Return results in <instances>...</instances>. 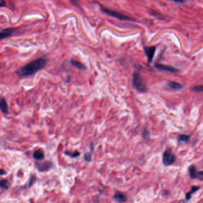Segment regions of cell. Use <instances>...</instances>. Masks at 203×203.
<instances>
[{"instance_id": "1", "label": "cell", "mask_w": 203, "mask_h": 203, "mask_svg": "<svg viewBox=\"0 0 203 203\" xmlns=\"http://www.w3.org/2000/svg\"><path fill=\"white\" fill-rule=\"evenodd\" d=\"M48 60L44 58H40L36 60L31 61L16 71L17 74L22 76L27 77L33 75L39 70L43 69L47 64Z\"/></svg>"}, {"instance_id": "2", "label": "cell", "mask_w": 203, "mask_h": 203, "mask_svg": "<svg viewBox=\"0 0 203 203\" xmlns=\"http://www.w3.org/2000/svg\"><path fill=\"white\" fill-rule=\"evenodd\" d=\"M100 10L106 14L112 16V17H113L117 18V19L121 20L133 21H135V19L134 18L129 17V16L125 15L121 13H119V12H118V11H116L114 10H110L109 9H107V8L103 7V6H100Z\"/></svg>"}, {"instance_id": "3", "label": "cell", "mask_w": 203, "mask_h": 203, "mask_svg": "<svg viewBox=\"0 0 203 203\" xmlns=\"http://www.w3.org/2000/svg\"><path fill=\"white\" fill-rule=\"evenodd\" d=\"M133 84L136 90L140 93H146L147 92V87L145 86L143 78L138 72H134L133 78Z\"/></svg>"}, {"instance_id": "4", "label": "cell", "mask_w": 203, "mask_h": 203, "mask_svg": "<svg viewBox=\"0 0 203 203\" xmlns=\"http://www.w3.org/2000/svg\"><path fill=\"white\" fill-rule=\"evenodd\" d=\"M176 160V157L174 154L169 150H166L163 155V163L166 166L171 165Z\"/></svg>"}, {"instance_id": "5", "label": "cell", "mask_w": 203, "mask_h": 203, "mask_svg": "<svg viewBox=\"0 0 203 203\" xmlns=\"http://www.w3.org/2000/svg\"><path fill=\"white\" fill-rule=\"evenodd\" d=\"M156 50V46H145L144 48V50L147 57L149 63H151L152 62L154 56H155Z\"/></svg>"}, {"instance_id": "6", "label": "cell", "mask_w": 203, "mask_h": 203, "mask_svg": "<svg viewBox=\"0 0 203 203\" xmlns=\"http://www.w3.org/2000/svg\"><path fill=\"white\" fill-rule=\"evenodd\" d=\"M155 67L159 70L161 71H168V72H173V73H176L179 72V70H177L176 68L169 66H165V65H163V64H155Z\"/></svg>"}, {"instance_id": "7", "label": "cell", "mask_w": 203, "mask_h": 203, "mask_svg": "<svg viewBox=\"0 0 203 203\" xmlns=\"http://www.w3.org/2000/svg\"><path fill=\"white\" fill-rule=\"evenodd\" d=\"M15 31V29L14 28H7L5 29L0 31V40L5 39L11 36Z\"/></svg>"}, {"instance_id": "8", "label": "cell", "mask_w": 203, "mask_h": 203, "mask_svg": "<svg viewBox=\"0 0 203 203\" xmlns=\"http://www.w3.org/2000/svg\"><path fill=\"white\" fill-rule=\"evenodd\" d=\"M52 165V164L50 161H45L43 162V163H38L36 164L37 168L40 172L46 171V170H49L51 167Z\"/></svg>"}, {"instance_id": "9", "label": "cell", "mask_w": 203, "mask_h": 203, "mask_svg": "<svg viewBox=\"0 0 203 203\" xmlns=\"http://www.w3.org/2000/svg\"><path fill=\"white\" fill-rule=\"evenodd\" d=\"M113 198L119 203H123L127 200V197L123 193L117 191L115 192Z\"/></svg>"}, {"instance_id": "10", "label": "cell", "mask_w": 203, "mask_h": 203, "mask_svg": "<svg viewBox=\"0 0 203 203\" xmlns=\"http://www.w3.org/2000/svg\"><path fill=\"white\" fill-rule=\"evenodd\" d=\"M33 156L38 161H42L45 158V153L42 150L39 149L34 151Z\"/></svg>"}, {"instance_id": "11", "label": "cell", "mask_w": 203, "mask_h": 203, "mask_svg": "<svg viewBox=\"0 0 203 203\" xmlns=\"http://www.w3.org/2000/svg\"><path fill=\"white\" fill-rule=\"evenodd\" d=\"M70 62H71V64L72 66L77 68L79 70H87L86 66L82 62H80L74 60H71L70 61Z\"/></svg>"}, {"instance_id": "12", "label": "cell", "mask_w": 203, "mask_h": 203, "mask_svg": "<svg viewBox=\"0 0 203 203\" xmlns=\"http://www.w3.org/2000/svg\"><path fill=\"white\" fill-rule=\"evenodd\" d=\"M0 109L5 114H7L9 112V107L5 99L4 98L0 99Z\"/></svg>"}, {"instance_id": "13", "label": "cell", "mask_w": 203, "mask_h": 203, "mask_svg": "<svg viewBox=\"0 0 203 203\" xmlns=\"http://www.w3.org/2000/svg\"><path fill=\"white\" fill-rule=\"evenodd\" d=\"M200 189V187L199 186H192V188H191V190L190 191H189L188 192H187L186 194L185 195V198H186V200H190L191 197H192V194L195 193V192H196L197 191H198Z\"/></svg>"}, {"instance_id": "14", "label": "cell", "mask_w": 203, "mask_h": 203, "mask_svg": "<svg viewBox=\"0 0 203 203\" xmlns=\"http://www.w3.org/2000/svg\"><path fill=\"white\" fill-rule=\"evenodd\" d=\"M189 173H190V176L191 179H196L197 178V175H198V172L197 170V169L194 166H191L189 167Z\"/></svg>"}, {"instance_id": "15", "label": "cell", "mask_w": 203, "mask_h": 203, "mask_svg": "<svg viewBox=\"0 0 203 203\" xmlns=\"http://www.w3.org/2000/svg\"><path fill=\"white\" fill-rule=\"evenodd\" d=\"M168 86L170 88L174 89V90H181V89H182L184 88V86L181 84L174 82H169Z\"/></svg>"}, {"instance_id": "16", "label": "cell", "mask_w": 203, "mask_h": 203, "mask_svg": "<svg viewBox=\"0 0 203 203\" xmlns=\"http://www.w3.org/2000/svg\"><path fill=\"white\" fill-rule=\"evenodd\" d=\"M10 182L7 180H0V188L8 190L10 187Z\"/></svg>"}, {"instance_id": "17", "label": "cell", "mask_w": 203, "mask_h": 203, "mask_svg": "<svg viewBox=\"0 0 203 203\" xmlns=\"http://www.w3.org/2000/svg\"><path fill=\"white\" fill-rule=\"evenodd\" d=\"M190 138V136L188 135H186V134L180 135L179 137H178V141L181 142H186L189 140Z\"/></svg>"}, {"instance_id": "18", "label": "cell", "mask_w": 203, "mask_h": 203, "mask_svg": "<svg viewBox=\"0 0 203 203\" xmlns=\"http://www.w3.org/2000/svg\"><path fill=\"white\" fill-rule=\"evenodd\" d=\"M64 154L67 156H69L71 157H74V158L79 156L80 155V153L78 151H75L74 153H71L70 151H65Z\"/></svg>"}, {"instance_id": "19", "label": "cell", "mask_w": 203, "mask_h": 203, "mask_svg": "<svg viewBox=\"0 0 203 203\" xmlns=\"http://www.w3.org/2000/svg\"><path fill=\"white\" fill-rule=\"evenodd\" d=\"M192 90L196 92H203V86H196L192 88Z\"/></svg>"}, {"instance_id": "20", "label": "cell", "mask_w": 203, "mask_h": 203, "mask_svg": "<svg viewBox=\"0 0 203 203\" xmlns=\"http://www.w3.org/2000/svg\"><path fill=\"white\" fill-rule=\"evenodd\" d=\"M149 131L147 130V128H145L144 129V131L143 132V134H142V136L144 138V139H147V138L149 137Z\"/></svg>"}, {"instance_id": "21", "label": "cell", "mask_w": 203, "mask_h": 203, "mask_svg": "<svg viewBox=\"0 0 203 203\" xmlns=\"http://www.w3.org/2000/svg\"><path fill=\"white\" fill-rule=\"evenodd\" d=\"M84 159L87 161H90L92 160V156L89 153H86L84 155Z\"/></svg>"}, {"instance_id": "22", "label": "cell", "mask_w": 203, "mask_h": 203, "mask_svg": "<svg viewBox=\"0 0 203 203\" xmlns=\"http://www.w3.org/2000/svg\"><path fill=\"white\" fill-rule=\"evenodd\" d=\"M197 178L200 181H203V170L202 171L198 172Z\"/></svg>"}, {"instance_id": "23", "label": "cell", "mask_w": 203, "mask_h": 203, "mask_svg": "<svg viewBox=\"0 0 203 203\" xmlns=\"http://www.w3.org/2000/svg\"><path fill=\"white\" fill-rule=\"evenodd\" d=\"M70 1L71 2V3L77 7H79L80 6V3H79V0H70Z\"/></svg>"}, {"instance_id": "24", "label": "cell", "mask_w": 203, "mask_h": 203, "mask_svg": "<svg viewBox=\"0 0 203 203\" xmlns=\"http://www.w3.org/2000/svg\"><path fill=\"white\" fill-rule=\"evenodd\" d=\"M6 5V2L5 0H0V7H3Z\"/></svg>"}, {"instance_id": "25", "label": "cell", "mask_w": 203, "mask_h": 203, "mask_svg": "<svg viewBox=\"0 0 203 203\" xmlns=\"http://www.w3.org/2000/svg\"><path fill=\"white\" fill-rule=\"evenodd\" d=\"M7 174V172H5V170L3 169H0V176H3L4 175H5Z\"/></svg>"}, {"instance_id": "26", "label": "cell", "mask_w": 203, "mask_h": 203, "mask_svg": "<svg viewBox=\"0 0 203 203\" xmlns=\"http://www.w3.org/2000/svg\"><path fill=\"white\" fill-rule=\"evenodd\" d=\"M170 1H173L178 3H185V0H170Z\"/></svg>"}]
</instances>
